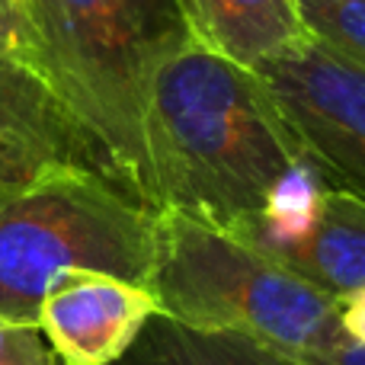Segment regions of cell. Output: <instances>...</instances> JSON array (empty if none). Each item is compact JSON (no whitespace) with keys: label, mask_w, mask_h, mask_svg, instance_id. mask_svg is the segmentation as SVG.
<instances>
[{"label":"cell","mask_w":365,"mask_h":365,"mask_svg":"<svg viewBox=\"0 0 365 365\" xmlns=\"http://www.w3.org/2000/svg\"><path fill=\"white\" fill-rule=\"evenodd\" d=\"M145 132L158 212L173 208L237 240L311 164L263 81L195 38L154 77Z\"/></svg>","instance_id":"cell-1"},{"label":"cell","mask_w":365,"mask_h":365,"mask_svg":"<svg viewBox=\"0 0 365 365\" xmlns=\"http://www.w3.org/2000/svg\"><path fill=\"white\" fill-rule=\"evenodd\" d=\"M38 77L74 115L100 170L158 212L148 103L158 71L192 42L180 0H23Z\"/></svg>","instance_id":"cell-2"},{"label":"cell","mask_w":365,"mask_h":365,"mask_svg":"<svg viewBox=\"0 0 365 365\" xmlns=\"http://www.w3.org/2000/svg\"><path fill=\"white\" fill-rule=\"evenodd\" d=\"M158 212L90 167H61L0 192V321L36 324L74 269L151 285Z\"/></svg>","instance_id":"cell-3"},{"label":"cell","mask_w":365,"mask_h":365,"mask_svg":"<svg viewBox=\"0 0 365 365\" xmlns=\"http://www.w3.org/2000/svg\"><path fill=\"white\" fill-rule=\"evenodd\" d=\"M158 314L202 330H234L298 359L343 336L340 304L272 259L182 212H158L151 285Z\"/></svg>","instance_id":"cell-4"},{"label":"cell","mask_w":365,"mask_h":365,"mask_svg":"<svg viewBox=\"0 0 365 365\" xmlns=\"http://www.w3.org/2000/svg\"><path fill=\"white\" fill-rule=\"evenodd\" d=\"M253 74L324 182L365 199V61L311 32Z\"/></svg>","instance_id":"cell-5"},{"label":"cell","mask_w":365,"mask_h":365,"mask_svg":"<svg viewBox=\"0 0 365 365\" xmlns=\"http://www.w3.org/2000/svg\"><path fill=\"white\" fill-rule=\"evenodd\" d=\"M154 314L158 298L145 285L74 269L48 289L38 327L61 365H115Z\"/></svg>","instance_id":"cell-6"},{"label":"cell","mask_w":365,"mask_h":365,"mask_svg":"<svg viewBox=\"0 0 365 365\" xmlns=\"http://www.w3.org/2000/svg\"><path fill=\"white\" fill-rule=\"evenodd\" d=\"M61 167L100 170V160L48 83L0 58V192Z\"/></svg>","instance_id":"cell-7"},{"label":"cell","mask_w":365,"mask_h":365,"mask_svg":"<svg viewBox=\"0 0 365 365\" xmlns=\"http://www.w3.org/2000/svg\"><path fill=\"white\" fill-rule=\"evenodd\" d=\"M257 250L340 302L365 289V199L324 186L302 231Z\"/></svg>","instance_id":"cell-8"},{"label":"cell","mask_w":365,"mask_h":365,"mask_svg":"<svg viewBox=\"0 0 365 365\" xmlns=\"http://www.w3.org/2000/svg\"><path fill=\"white\" fill-rule=\"evenodd\" d=\"M195 42L257 71L311 36L298 0H180Z\"/></svg>","instance_id":"cell-9"},{"label":"cell","mask_w":365,"mask_h":365,"mask_svg":"<svg viewBox=\"0 0 365 365\" xmlns=\"http://www.w3.org/2000/svg\"><path fill=\"white\" fill-rule=\"evenodd\" d=\"M115 365H308L234 330H202L154 314Z\"/></svg>","instance_id":"cell-10"},{"label":"cell","mask_w":365,"mask_h":365,"mask_svg":"<svg viewBox=\"0 0 365 365\" xmlns=\"http://www.w3.org/2000/svg\"><path fill=\"white\" fill-rule=\"evenodd\" d=\"M314 36L365 61V0H298Z\"/></svg>","instance_id":"cell-11"},{"label":"cell","mask_w":365,"mask_h":365,"mask_svg":"<svg viewBox=\"0 0 365 365\" xmlns=\"http://www.w3.org/2000/svg\"><path fill=\"white\" fill-rule=\"evenodd\" d=\"M0 365H61L36 324L0 321Z\"/></svg>","instance_id":"cell-12"},{"label":"cell","mask_w":365,"mask_h":365,"mask_svg":"<svg viewBox=\"0 0 365 365\" xmlns=\"http://www.w3.org/2000/svg\"><path fill=\"white\" fill-rule=\"evenodd\" d=\"M0 58L26 64L38 74L36 36H32V23L23 0H0Z\"/></svg>","instance_id":"cell-13"},{"label":"cell","mask_w":365,"mask_h":365,"mask_svg":"<svg viewBox=\"0 0 365 365\" xmlns=\"http://www.w3.org/2000/svg\"><path fill=\"white\" fill-rule=\"evenodd\" d=\"M302 362H308V365H365V343H356L343 334L340 340L330 343L327 349H321V353L308 356V359H302Z\"/></svg>","instance_id":"cell-14"},{"label":"cell","mask_w":365,"mask_h":365,"mask_svg":"<svg viewBox=\"0 0 365 365\" xmlns=\"http://www.w3.org/2000/svg\"><path fill=\"white\" fill-rule=\"evenodd\" d=\"M340 324L343 334L356 343H365V289L353 292V295L340 298Z\"/></svg>","instance_id":"cell-15"}]
</instances>
